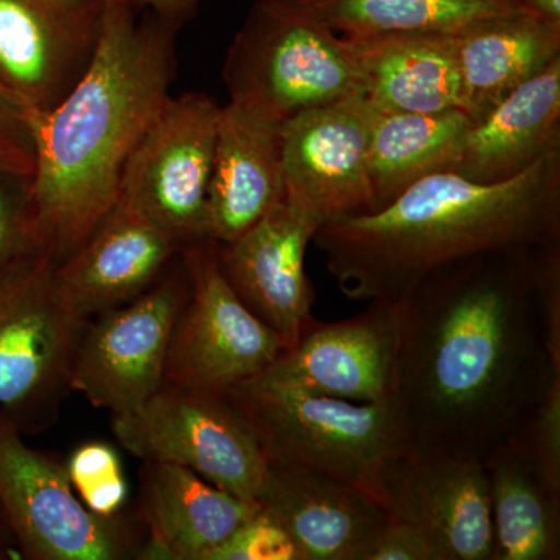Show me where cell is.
Returning <instances> with one entry per match:
<instances>
[{
	"label": "cell",
	"instance_id": "obj_16",
	"mask_svg": "<svg viewBox=\"0 0 560 560\" xmlns=\"http://www.w3.org/2000/svg\"><path fill=\"white\" fill-rule=\"evenodd\" d=\"M318 230V221L282 200L234 242L217 243L228 283L285 349L296 345L313 319L315 291L305 253Z\"/></svg>",
	"mask_w": 560,
	"mask_h": 560
},
{
	"label": "cell",
	"instance_id": "obj_9",
	"mask_svg": "<svg viewBox=\"0 0 560 560\" xmlns=\"http://www.w3.org/2000/svg\"><path fill=\"white\" fill-rule=\"evenodd\" d=\"M220 110L201 92L168 98L121 178L117 202L156 223L183 249L210 241L208 194Z\"/></svg>",
	"mask_w": 560,
	"mask_h": 560
},
{
	"label": "cell",
	"instance_id": "obj_24",
	"mask_svg": "<svg viewBox=\"0 0 560 560\" xmlns=\"http://www.w3.org/2000/svg\"><path fill=\"white\" fill-rule=\"evenodd\" d=\"M471 125L474 120L460 109L431 114L377 110L368 150L371 212L390 205L419 180L452 172Z\"/></svg>",
	"mask_w": 560,
	"mask_h": 560
},
{
	"label": "cell",
	"instance_id": "obj_3",
	"mask_svg": "<svg viewBox=\"0 0 560 560\" xmlns=\"http://www.w3.org/2000/svg\"><path fill=\"white\" fill-rule=\"evenodd\" d=\"M560 242V149L495 184L438 173L361 215L327 221L313 245L352 301L399 300L431 272L493 250Z\"/></svg>",
	"mask_w": 560,
	"mask_h": 560
},
{
	"label": "cell",
	"instance_id": "obj_20",
	"mask_svg": "<svg viewBox=\"0 0 560 560\" xmlns=\"http://www.w3.org/2000/svg\"><path fill=\"white\" fill-rule=\"evenodd\" d=\"M282 125L221 106L208 194L209 238L234 242L285 198Z\"/></svg>",
	"mask_w": 560,
	"mask_h": 560
},
{
	"label": "cell",
	"instance_id": "obj_32",
	"mask_svg": "<svg viewBox=\"0 0 560 560\" xmlns=\"http://www.w3.org/2000/svg\"><path fill=\"white\" fill-rule=\"evenodd\" d=\"M7 178L11 176L0 175V272L31 250L25 234L24 195L18 200Z\"/></svg>",
	"mask_w": 560,
	"mask_h": 560
},
{
	"label": "cell",
	"instance_id": "obj_33",
	"mask_svg": "<svg viewBox=\"0 0 560 560\" xmlns=\"http://www.w3.org/2000/svg\"><path fill=\"white\" fill-rule=\"evenodd\" d=\"M368 560H434L429 541L407 522L389 518Z\"/></svg>",
	"mask_w": 560,
	"mask_h": 560
},
{
	"label": "cell",
	"instance_id": "obj_14",
	"mask_svg": "<svg viewBox=\"0 0 560 560\" xmlns=\"http://www.w3.org/2000/svg\"><path fill=\"white\" fill-rule=\"evenodd\" d=\"M103 13L105 0H0V86L49 113L90 66Z\"/></svg>",
	"mask_w": 560,
	"mask_h": 560
},
{
	"label": "cell",
	"instance_id": "obj_7",
	"mask_svg": "<svg viewBox=\"0 0 560 560\" xmlns=\"http://www.w3.org/2000/svg\"><path fill=\"white\" fill-rule=\"evenodd\" d=\"M183 256L189 291L173 327L165 383L224 394L267 371L285 346L232 290L215 242L195 243Z\"/></svg>",
	"mask_w": 560,
	"mask_h": 560
},
{
	"label": "cell",
	"instance_id": "obj_11",
	"mask_svg": "<svg viewBox=\"0 0 560 560\" xmlns=\"http://www.w3.org/2000/svg\"><path fill=\"white\" fill-rule=\"evenodd\" d=\"M187 291L183 270L88 320L70 368V389L113 416L142 407L164 386L172 331Z\"/></svg>",
	"mask_w": 560,
	"mask_h": 560
},
{
	"label": "cell",
	"instance_id": "obj_15",
	"mask_svg": "<svg viewBox=\"0 0 560 560\" xmlns=\"http://www.w3.org/2000/svg\"><path fill=\"white\" fill-rule=\"evenodd\" d=\"M397 348L396 301H371L349 319L313 318L296 345L261 374L308 393L377 404L396 397Z\"/></svg>",
	"mask_w": 560,
	"mask_h": 560
},
{
	"label": "cell",
	"instance_id": "obj_23",
	"mask_svg": "<svg viewBox=\"0 0 560 560\" xmlns=\"http://www.w3.org/2000/svg\"><path fill=\"white\" fill-rule=\"evenodd\" d=\"M460 110L482 119L560 58V27L528 13L480 22L456 35Z\"/></svg>",
	"mask_w": 560,
	"mask_h": 560
},
{
	"label": "cell",
	"instance_id": "obj_1",
	"mask_svg": "<svg viewBox=\"0 0 560 560\" xmlns=\"http://www.w3.org/2000/svg\"><path fill=\"white\" fill-rule=\"evenodd\" d=\"M533 250L456 261L396 300L394 399L416 444L482 463L529 410L551 368Z\"/></svg>",
	"mask_w": 560,
	"mask_h": 560
},
{
	"label": "cell",
	"instance_id": "obj_37",
	"mask_svg": "<svg viewBox=\"0 0 560 560\" xmlns=\"http://www.w3.org/2000/svg\"><path fill=\"white\" fill-rule=\"evenodd\" d=\"M105 2H109V0H105Z\"/></svg>",
	"mask_w": 560,
	"mask_h": 560
},
{
	"label": "cell",
	"instance_id": "obj_35",
	"mask_svg": "<svg viewBox=\"0 0 560 560\" xmlns=\"http://www.w3.org/2000/svg\"><path fill=\"white\" fill-rule=\"evenodd\" d=\"M523 10L560 27V0H518Z\"/></svg>",
	"mask_w": 560,
	"mask_h": 560
},
{
	"label": "cell",
	"instance_id": "obj_30",
	"mask_svg": "<svg viewBox=\"0 0 560 560\" xmlns=\"http://www.w3.org/2000/svg\"><path fill=\"white\" fill-rule=\"evenodd\" d=\"M533 298L548 361L560 372V242L533 250Z\"/></svg>",
	"mask_w": 560,
	"mask_h": 560
},
{
	"label": "cell",
	"instance_id": "obj_13",
	"mask_svg": "<svg viewBox=\"0 0 560 560\" xmlns=\"http://www.w3.org/2000/svg\"><path fill=\"white\" fill-rule=\"evenodd\" d=\"M377 109L364 92L283 121L285 198L318 221L371 212L368 150Z\"/></svg>",
	"mask_w": 560,
	"mask_h": 560
},
{
	"label": "cell",
	"instance_id": "obj_31",
	"mask_svg": "<svg viewBox=\"0 0 560 560\" xmlns=\"http://www.w3.org/2000/svg\"><path fill=\"white\" fill-rule=\"evenodd\" d=\"M33 116L0 86V175L27 180L35 172Z\"/></svg>",
	"mask_w": 560,
	"mask_h": 560
},
{
	"label": "cell",
	"instance_id": "obj_28",
	"mask_svg": "<svg viewBox=\"0 0 560 560\" xmlns=\"http://www.w3.org/2000/svg\"><path fill=\"white\" fill-rule=\"evenodd\" d=\"M68 474L81 503L102 517H117L128 497L119 455L108 444L90 442L70 456Z\"/></svg>",
	"mask_w": 560,
	"mask_h": 560
},
{
	"label": "cell",
	"instance_id": "obj_10",
	"mask_svg": "<svg viewBox=\"0 0 560 560\" xmlns=\"http://www.w3.org/2000/svg\"><path fill=\"white\" fill-rule=\"evenodd\" d=\"M88 320L73 311L57 264L27 250L0 272V407L28 411L70 389V368Z\"/></svg>",
	"mask_w": 560,
	"mask_h": 560
},
{
	"label": "cell",
	"instance_id": "obj_29",
	"mask_svg": "<svg viewBox=\"0 0 560 560\" xmlns=\"http://www.w3.org/2000/svg\"><path fill=\"white\" fill-rule=\"evenodd\" d=\"M208 560H300V555L285 529L259 506Z\"/></svg>",
	"mask_w": 560,
	"mask_h": 560
},
{
	"label": "cell",
	"instance_id": "obj_5",
	"mask_svg": "<svg viewBox=\"0 0 560 560\" xmlns=\"http://www.w3.org/2000/svg\"><path fill=\"white\" fill-rule=\"evenodd\" d=\"M226 394L259 438L268 464L323 471L375 499L383 464L410 440L396 399L359 404L264 374Z\"/></svg>",
	"mask_w": 560,
	"mask_h": 560
},
{
	"label": "cell",
	"instance_id": "obj_12",
	"mask_svg": "<svg viewBox=\"0 0 560 560\" xmlns=\"http://www.w3.org/2000/svg\"><path fill=\"white\" fill-rule=\"evenodd\" d=\"M377 500L389 518L423 534L434 560H492L488 480L480 460L405 441L383 464Z\"/></svg>",
	"mask_w": 560,
	"mask_h": 560
},
{
	"label": "cell",
	"instance_id": "obj_22",
	"mask_svg": "<svg viewBox=\"0 0 560 560\" xmlns=\"http://www.w3.org/2000/svg\"><path fill=\"white\" fill-rule=\"evenodd\" d=\"M359 51L363 92L381 113L460 109L456 35L412 33L350 39Z\"/></svg>",
	"mask_w": 560,
	"mask_h": 560
},
{
	"label": "cell",
	"instance_id": "obj_4",
	"mask_svg": "<svg viewBox=\"0 0 560 560\" xmlns=\"http://www.w3.org/2000/svg\"><path fill=\"white\" fill-rule=\"evenodd\" d=\"M223 80L230 102L282 125L363 92L359 51L300 0H256L235 33Z\"/></svg>",
	"mask_w": 560,
	"mask_h": 560
},
{
	"label": "cell",
	"instance_id": "obj_21",
	"mask_svg": "<svg viewBox=\"0 0 560 560\" xmlns=\"http://www.w3.org/2000/svg\"><path fill=\"white\" fill-rule=\"evenodd\" d=\"M556 149H560V58L474 121L452 172L474 183H503Z\"/></svg>",
	"mask_w": 560,
	"mask_h": 560
},
{
	"label": "cell",
	"instance_id": "obj_8",
	"mask_svg": "<svg viewBox=\"0 0 560 560\" xmlns=\"http://www.w3.org/2000/svg\"><path fill=\"white\" fill-rule=\"evenodd\" d=\"M0 511L14 545L32 560H119L136 551L127 525L88 510L68 464L28 447L0 412Z\"/></svg>",
	"mask_w": 560,
	"mask_h": 560
},
{
	"label": "cell",
	"instance_id": "obj_27",
	"mask_svg": "<svg viewBox=\"0 0 560 560\" xmlns=\"http://www.w3.org/2000/svg\"><path fill=\"white\" fill-rule=\"evenodd\" d=\"M508 440L539 471L552 489L560 490V372L548 371L544 385Z\"/></svg>",
	"mask_w": 560,
	"mask_h": 560
},
{
	"label": "cell",
	"instance_id": "obj_6",
	"mask_svg": "<svg viewBox=\"0 0 560 560\" xmlns=\"http://www.w3.org/2000/svg\"><path fill=\"white\" fill-rule=\"evenodd\" d=\"M113 433L142 460L175 464L238 499L256 501L268 471L259 438L228 394L164 386Z\"/></svg>",
	"mask_w": 560,
	"mask_h": 560
},
{
	"label": "cell",
	"instance_id": "obj_26",
	"mask_svg": "<svg viewBox=\"0 0 560 560\" xmlns=\"http://www.w3.org/2000/svg\"><path fill=\"white\" fill-rule=\"evenodd\" d=\"M346 39L458 33L480 22L526 13L518 0H300Z\"/></svg>",
	"mask_w": 560,
	"mask_h": 560
},
{
	"label": "cell",
	"instance_id": "obj_36",
	"mask_svg": "<svg viewBox=\"0 0 560 560\" xmlns=\"http://www.w3.org/2000/svg\"><path fill=\"white\" fill-rule=\"evenodd\" d=\"M11 544H14L9 528H7L5 518H3L2 511H0V555L9 550Z\"/></svg>",
	"mask_w": 560,
	"mask_h": 560
},
{
	"label": "cell",
	"instance_id": "obj_18",
	"mask_svg": "<svg viewBox=\"0 0 560 560\" xmlns=\"http://www.w3.org/2000/svg\"><path fill=\"white\" fill-rule=\"evenodd\" d=\"M179 250L168 232L117 202L84 245L57 265V278L73 311L90 320L151 289Z\"/></svg>",
	"mask_w": 560,
	"mask_h": 560
},
{
	"label": "cell",
	"instance_id": "obj_25",
	"mask_svg": "<svg viewBox=\"0 0 560 560\" xmlns=\"http://www.w3.org/2000/svg\"><path fill=\"white\" fill-rule=\"evenodd\" d=\"M492 518V560L560 559V490L506 440L482 459Z\"/></svg>",
	"mask_w": 560,
	"mask_h": 560
},
{
	"label": "cell",
	"instance_id": "obj_19",
	"mask_svg": "<svg viewBox=\"0 0 560 560\" xmlns=\"http://www.w3.org/2000/svg\"><path fill=\"white\" fill-rule=\"evenodd\" d=\"M139 511L149 541L139 558L208 560L243 522L259 511L200 475L175 464L142 460Z\"/></svg>",
	"mask_w": 560,
	"mask_h": 560
},
{
	"label": "cell",
	"instance_id": "obj_34",
	"mask_svg": "<svg viewBox=\"0 0 560 560\" xmlns=\"http://www.w3.org/2000/svg\"><path fill=\"white\" fill-rule=\"evenodd\" d=\"M136 9H143L160 20L179 27L183 22L189 21L201 0H130Z\"/></svg>",
	"mask_w": 560,
	"mask_h": 560
},
{
	"label": "cell",
	"instance_id": "obj_2",
	"mask_svg": "<svg viewBox=\"0 0 560 560\" xmlns=\"http://www.w3.org/2000/svg\"><path fill=\"white\" fill-rule=\"evenodd\" d=\"M130 0L105 2L101 38L81 79L33 116L35 172L24 183L32 250L60 265L119 201L125 168L171 95L178 27L139 20Z\"/></svg>",
	"mask_w": 560,
	"mask_h": 560
},
{
	"label": "cell",
	"instance_id": "obj_17",
	"mask_svg": "<svg viewBox=\"0 0 560 560\" xmlns=\"http://www.w3.org/2000/svg\"><path fill=\"white\" fill-rule=\"evenodd\" d=\"M300 560H368L389 515L366 490L323 471L268 464L256 497Z\"/></svg>",
	"mask_w": 560,
	"mask_h": 560
}]
</instances>
